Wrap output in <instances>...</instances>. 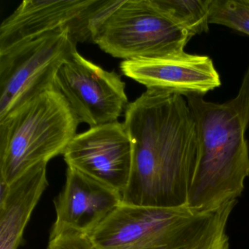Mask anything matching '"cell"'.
<instances>
[{
    "instance_id": "obj_4",
    "label": "cell",
    "mask_w": 249,
    "mask_h": 249,
    "mask_svg": "<svg viewBox=\"0 0 249 249\" xmlns=\"http://www.w3.org/2000/svg\"><path fill=\"white\" fill-rule=\"evenodd\" d=\"M80 122L65 97L50 87L0 120V180L10 184L62 154Z\"/></svg>"
},
{
    "instance_id": "obj_12",
    "label": "cell",
    "mask_w": 249,
    "mask_h": 249,
    "mask_svg": "<svg viewBox=\"0 0 249 249\" xmlns=\"http://www.w3.org/2000/svg\"><path fill=\"white\" fill-rule=\"evenodd\" d=\"M47 164H38L12 183L0 180V249H18L33 211L49 185Z\"/></svg>"
},
{
    "instance_id": "obj_9",
    "label": "cell",
    "mask_w": 249,
    "mask_h": 249,
    "mask_svg": "<svg viewBox=\"0 0 249 249\" xmlns=\"http://www.w3.org/2000/svg\"><path fill=\"white\" fill-rule=\"evenodd\" d=\"M75 169L122 195L130 178L132 144L124 123L116 122L77 134L63 154Z\"/></svg>"
},
{
    "instance_id": "obj_13",
    "label": "cell",
    "mask_w": 249,
    "mask_h": 249,
    "mask_svg": "<svg viewBox=\"0 0 249 249\" xmlns=\"http://www.w3.org/2000/svg\"><path fill=\"white\" fill-rule=\"evenodd\" d=\"M211 0H154L173 21L187 30L192 37L209 30Z\"/></svg>"
},
{
    "instance_id": "obj_2",
    "label": "cell",
    "mask_w": 249,
    "mask_h": 249,
    "mask_svg": "<svg viewBox=\"0 0 249 249\" xmlns=\"http://www.w3.org/2000/svg\"><path fill=\"white\" fill-rule=\"evenodd\" d=\"M196 126L197 163L188 206L211 210L237 199L249 176V62L237 95L223 103L185 97Z\"/></svg>"
},
{
    "instance_id": "obj_8",
    "label": "cell",
    "mask_w": 249,
    "mask_h": 249,
    "mask_svg": "<svg viewBox=\"0 0 249 249\" xmlns=\"http://www.w3.org/2000/svg\"><path fill=\"white\" fill-rule=\"evenodd\" d=\"M53 86L80 123L90 127L118 122L129 104L120 75L90 62L78 51L61 67Z\"/></svg>"
},
{
    "instance_id": "obj_7",
    "label": "cell",
    "mask_w": 249,
    "mask_h": 249,
    "mask_svg": "<svg viewBox=\"0 0 249 249\" xmlns=\"http://www.w3.org/2000/svg\"><path fill=\"white\" fill-rule=\"evenodd\" d=\"M121 1L24 0L0 26V53L39 36L68 30L78 43L92 42L96 24Z\"/></svg>"
},
{
    "instance_id": "obj_5",
    "label": "cell",
    "mask_w": 249,
    "mask_h": 249,
    "mask_svg": "<svg viewBox=\"0 0 249 249\" xmlns=\"http://www.w3.org/2000/svg\"><path fill=\"white\" fill-rule=\"evenodd\" d=\"M192 37L154 0H123L96 24L92 43L126 61L183 53Z\"/></svg>"
},
{
    "instance_id": "obj_15",
    "label": "cell",
    "mask_w": 249,
    "mask_h": 249,
    "mask_svg": "<svg viewBox=\"0 0 249 249\" xmlns=\"http://www.w3.org/2000/svg\"><path fill=\"white\" fill-rule=\"evenodd\" d=\"M47 249H98L88 234L67 230L49 237Z\"/></svg>"
},
{
    "instance_id": "obj_6",
    "label": "cell",
    "mask_w": 249,
    "mask_h": 249,
    "mask_svg": "<svg viewBox=\"0 0 249 249\" xmlns=\"http://www.w3.org/2000/svg\"><path fill=\"white\" fill-rule=\"evenodd\" d=\"M68 30L39 36L0 53V120L47 89L77 51Z\"/></svg>"
},
{
    "instance_id": "obj_1",
    "label": "cell",
    "mask_w": 249,
    "mask_h": 249,
    "mask_svg": "<svg viewBox=\"0 0 249 249\" xmlns=\"http://www.w3.org/2000/svg\"><path fill=\"white\" fill-rule=\"evenodd\" d=\"M124 123L132 141V165L122 204L154 208L188 205L198 141L185 97L147 89L128 105Z\"/></svg>"
},
{
    "instance_id": "obj_3",
    "label": "cell",
    "mask_w": 249,
    "mask_h": 249,
    "mask_svg": "<svg viewBox=\"0 0 249 249\" xmlns=\"http://www.w3.org/2000/svg\"><path fill=\"white\" fill-rule=\"evenodd\" d=\"M233 199L211 210L122 204L89 234L98 249H230Z\"/></svg>"
},
{
    "instance_id": "obj_11",
    "label": "cell",
    "mask_w": 249,
    "mask_h": 249,
    "mask_svg": "<svg viewBox=\"0 0 249 249\" xmlns=\"http://www.w3.org/2000/svg\"><path fill=\"white\" fill-rule=\"evenodd\" d=\"M122 204L117 191L68 167L65 187L54 200L56 220L50 237L67 230L89 235Z\"/></svg>"
},
{
    "instance_id": "obj_10",
    "label": "cell",
    "mask_w": 249,
    "mask_h": 249,
    "mask_svg": "<svg viewBox=\"0 0 249 249\" xmlns=\"http://www.w3.org/2000/svg\"><path fill=\"white\" fill-rule=\"evenodd\" d=\"M120 69L125 76L147 89L171 91L183 97L204 96L221 85V77L211 57L186 52L123 61Z\"/></svg>"
},
{
    "instance_id": "obj_14",
    "label": "cell",
    "mask_w": 249,
    "mask_h": 249,
    "mask_svg": "<svg viewBox=\"0 0 249 249\" xmlns=\"http://www.w3.org/2000/svg\"><path fill=\"white\" fill-rule=\"evenodd\" d=\"M209 24L224 26L249 36V0H211Z\"/></svg>"
}]
</instances>
